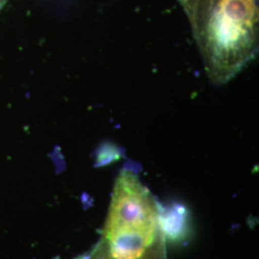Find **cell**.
Instances as JSON below:
<instances>
[{
	"instance_id": "obj_2",
	"label": "cell",
	"mask_w": 259,
	"mask_h": 259,
	"mask_svg": "<svg viewBox=\"0 0 259 259\" xmlns=\"http://www.w3.org/2000/svg\"><path fill=\"white\" fill-rule=\"evenodd\" d=\"M159 225L165 240L172 243L185 241L189 234V219L186 207L182 204H159Z\"/></svg>"
},
{
	"instance_id": "obj_1",
	"label": "cell",
	"mask_w": 259,
	"mask_h": 259,
	"mask_svg": "<svg viewBox=\"0 0 259 259\" xmlns=\"http://www.w3.org/2000/svg\"><path fill=\"white\" fill-rule=\"evenodd\" d=\"M191 25L214 83L230 82L255 58L257 0H200Z\"/></svg>"
},
{
	"instance_id": "obj_3",
	"label": "cell",
	"mask_w": 259,
	"mask_h": 259,
	"mask_svg": "<svg viewBox=\"0 0 259 259\" xmlns=\"http://www.w3.org/2000/svg\"><path fill=\"white\" fill-rule=\"evenodd\" d=\"M199 1L200 0H180L181 4L183 5L184 9L186 12V15H187L188 19L190 20L191 24L193 23L195 17H196V13H197V9H198Z\"/></svg>"
}]
</instances>
